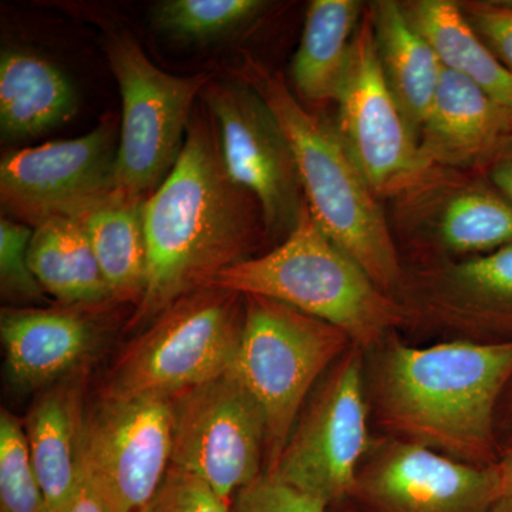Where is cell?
Returning <instances> with one entry per match:
<instances>
[{
    "instance_id": "obj_1",
    "label": "cell",
    "mask_w": 512,
    "mask_h": 512,
    "mask_svg": "<svg viewBox=\"0 0 512 512\" xmlns=\"http://www.w3.org/2000/svg\"><path fill=\"white\" fill-rule=\"evenodd\" d=\"M147 278L131 325H150L224 269L251 258L262 235L258 200L229 175L210 111L195 107L183 151L146 202Z\"/></svg>"
},
{
    "instance_id": "obj_2",
    "label": "cell",
    "mask_w": 512,
    "mask_h": 512,
    "mask_svg": "<svg viewBox=\"0 0 512 512\" xmlns=\"http://www.w3.org/2000/svg\"><path fill=\"white\" fill-rule=\"evenodd\" d=\"M512 379V342L457 340L410 348L393 336L375 367L377 413L387 429L463 463L500 461L497 413Z\"/></svg>"
},
{
    "instance_id": "obj_3",
    "label": "cell",
    "mask_w": 512,
    "mask_h": 512,
    "mask_svg": "<svg viewBox=\"0 0 512 512\" xmlns=\"http://www.w3.org/2000/svg\"><path fill=\"white\" fill-rule=\"evenodd\" d=\"M232 73L264 99L284 130L313 220L383 292L397 299L406 272L386 208L350 156L335 123L306 109L281 73L249 53H242Z\"/></svg>"
},
{
    "instance_id": "obj_4",
    "label": "cell",
    "mask_w": 512,
    "mask_h": 512,
    "mask_svg": "<svg viewBox=\"0 0 512 512\" xmlns=\"http://www.w3.org/2000/svg\"><path fill=\"white\" fill-rule=\"evenodd\" d=\"M208 286L285 303L345 330L360 349L382 345L410 318L399 299L320 229L308 205L278 247L229 266Z\"/></svg>"
},
{
    "instance_id": "obj_5",
    "label": "cell",
    "mask_w": 512,
    "mask_h": 512,
    "mask_svg": "<svg viewBox=\"0 0 512 512\" xmlns=\"http://www.w3.org/2000/svg\"><path fill=\"white\" fill-rule=\"evenodd\" d=\"M244 296V328L229 372L264 412L269 471L284 453L313 384L353 343L325 320L264 296Z\"/></svg>"
},
{
    "instance_id": "obj_6",
    "label": "cell",
    "mask_w": 512,
    "mask_h": 512,
    "mask_svg": "<svg viewBox=\"0 0 512 512\" xmlns=\"http://www.w3.org/2000/svg\"><path fill=\"white\" fill-rule=\"evenodd\" d=\"M245 319V296L205 286L171 305L111 367L103 396L173 399L227 373Z\"/></svg>"
},
{
    "instance_id": "obj_7",
    "label": "cell",
    "mask_w": 512,
    "mask_h": 512,
    "mask_svg": "<svg viewBox=\"0 0 512 512\" xmlns=\"http://www.w3.org/2000/svg\"><path fill=\"white\" fill-rule=\"evenodd\" d=\"M106 53L121 96L117 190L150 198L177 164L195 100L215 76L164 72L127 33L110 35Z\"/></svg>"
},
{
    "instance_id": "obj_8",
    "label": "cell",
    "mask_w": 512,
    "mask_h": 512,
    "mask_svg": "<svg viewBox=\"0 0 512 512\" xmlns=\"http://www.w3.org/2000/svg\"><path fill=\"white\" fill-rule=\"evenodd\" d=\"M383 202L396 245L468 258L512 244V204L478 170L430 165Z\"/></svg>"
},
{
    "instance_id": "obj_9",
    "label": "cell",
    "mask_w": 512,
    "mask_h": 512,
    "mask_svg": "<svg viewBox=\"0 0 512 512\" xmlns=\"http://www.w3.org/2000/svg\"><path fill=\"white\" fill-rule=\"evenodd\" d=\"M171 413V466L198 478L228 503L262 476L264 412L229 370L173 397Z\"/></svg>"
},
{
    "instance_id": "obj_10",
    "label": "cell",
    "mask_w": 512,
    "mask_h": 512,
    "mask_svg": "<svg viewBox=\"0 0 512 512\" xmlns=\"http://www.w3.org/2000/svg\"><path fill=\"white\" fill-rule=\"evenodd\" d=\"M370 446L362 350L353 345L332 366L266 473L329 505L353 494Z\"/></svg>"
},
{
    "instance_id": "obj_11",
    "label": "cell",
    "mask_w": 512,
    "mask_h": 512,
    "mask_svg": "<svg viewBox=\"0 0 512 512\" xmlns=\"http://www.w3.org/2000/svg\"><path fill=\"white\" fill-rule=\"evenodd\" d=\"M201 99L217 126L229 175L261 205L266 237L284 241L308 204L291 144L275 114L235 77H214Z\"/></svg>"
},
{
    "instance_id": "obj_12",
    "label": "cell",
    "mask_w": 512,
    "mask_h": 512,
    "mask_svg": "<svg viewBox=\"0 0 512 512\" xmlns=\"http://www.w3.org/2000/svg\"><path fill=\"white\" fill-rule=\"evenodd\" d=\"M171 399L111 397L84 414L80 466L110 512H137L171 467Z\"/></svg>"
},
{
    "instance_id": "obj_13",
    "label": "cell",
    "mask_w": 512,
    "mask_h": 512,
    "mask_svg": "<svg viewBox=\"0 0 512 512\" xmlns=\"http://www.w3.org/2000/svg\"><path fill=\"white\" fill-rule=\"evenodd\" d=\"M120 123L113 114L89 134L6 154L0 163L2 208L35 228L79 218L117 190Z\"/></svg>"
},
{
    "instance_id": "obj_14",
    "label": "cell",
    "mask_w": 512,
    "mask_h": 512,
    "mask_svg": "<svg viewBox=\"0 0 512 512\" xmlns=\"http://www.w3.org/2000/svg\"><path fill=\"white\" fill-rule=\"evenodd\" d=\"M335 103L336 130L382 201L433 165L386 82L367 6Z\"/></svg>"
},
{
    "instance_id": "obj_15",
    "label": "cell",
    "mask_w": 512,
    "mask_h": 512,
    "mask_svg": "<svg viewBox=\"0 0 512 512\" xmlns=\"http://www.w3.org/2000/svg\"><path fill=\"white\" fill-rule=\"evenodd\" d=\"M357 493L377 512H493L503 498L495 466H474L407 440L370 446Z\"/></svg>"
},
{
    "instance_id": "obj_16",
    "label": "cell",
    "mask_w": 512,
    "mask_h": 512,
    "mask_svg": "<svg viewBox=\"0 0 512 512\" xmlns=\"http://www.w3.org/2000/svg\"><path fill=\"white\" fill-rule=\"evenodd\" d=\"M400 296L409 313L417 309L480 342H512V244L406 275Z\"/></svg>"
},
{
    "instance_id": "obj_17",
    "label": "cell",
    "mask_w": 512,
    "mask_h": 512,
    "mask_svg": "<svg viewBox=\"0 0 512 512\" xmlns=\"http://www.w3.org/2000/svg\"><path fill=\"white\" fill-rule=\"evenodd\" d=\"M104 305L9 306L0 336L10 382L23 392L46 390L74 377L103 342Z\"/></svg>"
},
{
    "instance_id": "obj_18",
    "label": "cell",
    "mask_w": 512,
    "mask_h": 512,
    "mask_svg": "<svg viewBox=\"0 0 512 512\" xmlns=\"http://www.w3.org/2000/svg\"><path fill=\"white\" fill-rule=\"evenodd\" d=\"M512 131V109L480 86L444 69L433 103L419 131L430 164L478 170Z\"/></svg>"
},
{
    "instance_id": "obj_19",
    "label": "cell",
    "mask_w": 512,
    "mask_h": 512,
    "mask_svg": "<svg viewBox=\"0 0 512 512\" xmlns=\"http://www.w3.org/2000/svg\"><path fill=\"white\" fill-rule=\"evenodd\" d=\"M83 420L82 387L72 377L40 394L23 423L50 512L69 504L82 483Z\"/></svg>"
},
{
    "instance_id": "obj_20",
    "label": "cell",
    "mask_w": 512,
    "mask_h": 512,
    "mask_svg": "<svg viewBox=\"0 0 512 512\" xmlns=\"http://www.w3.org/2000/svg\"><path fill=\"white\" fill-rule=\"evenodd\" d=\"M79 111L76 87L45 57L3 50L0 57V131L3 141L42 136Z\"/></svg>"
},
{
    "instance_id": "obj_21",
    "label": "cell",
    "mask_w": 512,
    "mask_h": 512,
    "mask_svg": "<svg viewBox=\"0 0 512 512\" xmlns=\"http://www.w3.org/2000/svg\"><path fill=\"white\" fill-rule=\"evenodd\" d=\"M367 10L386 82L419 137L421 124L439 89L443 64L407 19L402 3L377 0Z\"/></svg>"
},
{
    "instance_id": "obj_22",
    "label": "cell",
    "mask_w": 512,
    "mask_h": 512,
    "mask_svg": "<svg viewBox=\"0 0 512 512\" xmlns=\"http://www.w3.org/2000/svg\"><path fill=\"white\" fill-rule=\"evenodd\" d=\"M365 9L356 0L309 3L291 64L293 89L301 103L322 106L336 100Z\"/></svg>"
},
{
    "instance_id": "obj_23",
    "label": "cell",
    "mask_w": 512,
    "mask_h": 512,
    "mask_svg": "<svg viewBox=\"0 0 512 512\" xmlns=\"http://www.w3.org/2000/svg\"><path fill=\"white\" fill-rule=\"evenodd\" d=\"M116 190L80 215L117 303H140L146 288V202Z\"/></svg>"
},
{
    "instance_id": "obj_24",
    "label": "cell",
    "mask_w": 512,
    "mask_h": 512,
    "mask_svg": "<svg viewBox=\"0 0 512 512\" xmlns=\"http://www.w3.org/2000/svg\"><path fill=\"white\" fill-rule=\"evenodd\" d=\"M29 264L47 295L60 305L116 302L79 220L52 218L33 228Z\"/></svg>"
},
{
    "instance_id": "obj_25",
    "label": "cell",
    "mask_w": 512,
    "mask_h": 512,
    "mask_svg": "<svg viewBox=\"0 0 512 512\" xmlns=\"http://www.w3.org/2000/svg\"><path fill=\"white\" fill-rule=\"evenodd\" d=\"M407 19L433 47L444 69L480 86L512 109V73L488 49L454 0H409Z\"/></svg>"
},
{
    "instance_id": "obj_26",
    "label": "cell",
    "mask_w": 512,
    "mask_h": 512,
    "mask_svg": "<svg viewBox=\"0 0 512 512\" xmlns=\"http://www.w3.org/2000/svg\"><path fill=\"white\" fill-rule=\"evenodd\" d=\"M268 8L261 0H167L153 12L154 26L188 42H212L247 28Z\"/></svg>"
},
{
    "instance_id": "obj_27",
    "label": "cell",
    "mask_w": 512,
    "mask_h": 512,
    "mask_svg": "<svg viewBox=\"0 0 512 512\" xmlns=\"http://www.w3.org/2000/svg\"><path fill=\"white\" fill-rule=\"evenodd\" d=\"M0 512H50L25 424L6 409L0 412Z\"/></svg>"
},
{
    "instance_id": "obj_28",
    "label": "cell",
    "mask_w": 512,
    "mask_h": 512,
    "mask_svg": "<svg viewBox=\"0 0 512 512\" xmlns=\"http://www.w3.org/2000/svg\"><path fill=\"white\" fill-rule=\"evenodd\" d=\"M33 228L22 222L0 221V289L3 298L30 308L47 301V293L29 264Z\"/></svg>"
},
{
    "instance_id": "obj_29",
    "label": "cell",
    "mask_w": 512,
    "mask_h": 512,
    "mask_svg": "<svg viewBox=\"0 0 512 512\" xmlns=\"http://www.w3.org/2000/svg\"><path fill=\"white\" fill-rule=\"evenodd\" d=\"M137 512H232V505L198 478L171 466L157 493Z\"/></svg>"
},
{
    "instance_id": "obj_30",
    "label": "cell",
    "mask_w": 512,
    "mask_h": 512,
    "mask_svg": "<svg viewBox=\"0 0 512 512\" xmlns=\"http://www.w3.org/2000/svg\"><path fill=\"white\" fill-rule=\"evenodd\" d=\"M231 505L232 512H326L328 507L268 473L242 488Z\"/></svg>"
},
{
    "instance_id": "obj_31",
    "label": "cell",
    "mask_w": 512,
    "mask_h": 512,
    "mask_svg": "<svg viewBox=\"0 0 512 512\" xmlns=\"http://www.w3.org/2000/svg\"><path fill=\"white\" fill-rule=\"evenodd\" d=\"M458 3L488 49L512 73V2L464 0Z\"/></svg>"
},
{
    "instance_id": "obj_32",
    "label": "cell",
    "mask_w": 512,
    "mask_h": 512,
    "mask_svg": "<svg viewBox=\"0 0 512 512\" xmlns=\"http://www.w3.org/2000/svg\"><path fill=\"white\" fill-rule=\"evenodd\" d=\"M480 171L495 190L512 204V131Z\"/></svg>"
},
{
    "instance_id": "obj_33",
    "label": "cell",
    "mask_w": 512,
    "mask_h": 512,
    "mask_svg": "<svg viewBox=\"0 0 512 512\" xmlns=\"http://www.w3.org/2000/svg\"><path fill=\"white\" fill-rule=\"evenodd\" d=\"M83 470V468H82ZM57 512H110L104 503L103 498L97 493L96 488L90 483L89 478L86 477L83 471L82 483H80L79 490L74 494L72 500L67 505H64L62 510Z\"/></svg>"
},
{
    "instance_id": "obj_34",
    "label": "cell",
    "mask_w": 512,
    "mask_h": 512,
    "mask_svg": "<svg viewBox=\"0 0 512 512\" xmlns=\"http://www.w3.org/2000/svg\"><path fill=\"white\" fill-rule=\"evenodd\" d=\"M497 434L501 450L512 448V379L501 399L497 413Z\"/></svg>"
},
{
    "instance_id": "obj_35",
    "label": "cell",
    "mask_w": 512,
    "mask_h": 512,
    "mask_svg": "<svg viewBox=\"0 0 512 512\" xmlns=\"http://www.w3.org/2000/svg\"><path fill=\"white\" fill-rule=\"evenodd\" d=\"M498 473L501 478V491L504 497H512V448L501 454L497 463Z\"/></svg>"
},
{
    "instance_id": "obj_36",
    "label": "cell",
    "mask_w": 512,
    "mask_h": 512,
    "mask_svg": "<svg viewBox=\"0 0 512 512\" xmlns=\"http://www.w3.org/2000/svg\"><path fill=\"white\" fill-rule=\"evenodd\" d=\"M493 512H512V497H504L495 505Z\"/></svg>"
}]
</instances>
